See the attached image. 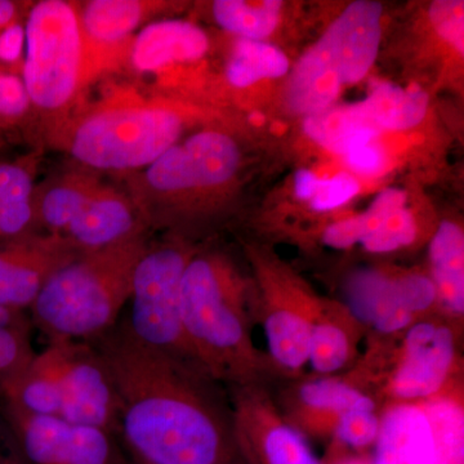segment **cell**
<instances>
[{
    "instance_id": "cell-1",
    "label": "cell",
    "mask_w": 464,
    "mask_h": 464,
    "mask_svg": "<svg viewBox=\"0 0 464 464\" xmlns=\"http://www.w3.org/2000/svg\"><path fill=\"white\" fill-rule=\"evenodd\" d=\"M92 343L114 377L119 432L139 464L239 459L230 408L206 372L146 346L125 320Z\"/></svg>"
},
{
    "instance_id": "cell-2",
    "label": "cell",
    "mask_w": 464,
    "mask_h": 464,
    "mask_svg": "<svg viewBox=\"0 0 464 464\" xmlns=\"http://www.w3.org/2000/svg\"><path fill=\"white\" fill-rule=\"evenodd\" d=\"M227 262L194 256L181 282L179 307L186 340L201 368L231 386L261 384L273 368L253 342L257 308Z\"/></svg>"
},
{
    "instance_id": "cell-3",
    "label": "cell",
    "mask_w": 464,
    "mask_h": 464,
    "mask_svg": "<svg viewBox=\"0 0 464 464\" xmlns=\"http://www.w3.org/2000/svg\"><path fill=\"white\" fill-rule=\"evenodd\" d=\"M149 248L146 234L81 253L58 268L33 306L34 328L54 342H93L118 324L132 293L134 271Z\"/></svg>"
},
{
    "instance_id": "cell-4",
    "label": "cell",
    "mask_w": 464,
    "mask_h": 464,
    "mask_svg": "<svg viewBox=\"0 0 464 464\" xmlns=\"http://www.w3.org/2000/svg\"><path fill=\"white\" fill-rule=\"evenodd\" d=\"M183 127L169 103L116 94L63 121L57 140L90 169L139 172L179 141Z\"/></svg>"
},
{
    "instance_id": "cell-5",
    "label": "cell",
    "mask_w": 464,
    "mask_h": 464,
    "mask_svg": "<svg viewBox=\"0 0 464 464\" xmlns=\"http://www.w3.org/2000/svg\"><path fill=\"white\" fill-rule=\"evenodd\" d=\"M25 36L23 82L32 106L51 116L66 114L99 65L82 29L79 5L36 3Z\"/></svg>"
},
{
    "instance_id": "cell-6",
    "label": "cell",
    "mask_w": 464,
    "mask_h": 464,
    "mask_svg": "<svg viewBox=\"0 0 464 464\" xmlns=\"http://www.w3.org/2000/svg\"><path fill=\"white\" fill-rule=\"evenodd\" d=\"M239 161V149L227 134L216 130L192 134L130 177L132 201L150 226L173 198L230 181Z\"/></svg>"
},
{
    "instance_id": "cell-7",
    "label": "cell",
    "mask_w": 464,
    "mask_h": 464,
    "mask_svg": "<svg viewBox=\"0 0 464 464\" xmlns=\"http://www.w3.org/2000/svg\"><path fill=\"white\" fill-rule=\"evenodd\" d=\"M192 257L181 244L149 246L134 271L125 324L146 346L204 371L186 340L179 307L183 273Z\"/></svg>"
},
{
    "instance_id": "cell-8",
    "label": "cell",
    "mask_w": 464,
    "mask_h": 464,
    "mask_svg": "<svg viewBox=\"0 0 464 464\" xmlns=\"http://www.w3.org/2000/svg\"><path fill=\"white\" fill-rule=\"evenodd\" d=\"M381 392L393 402H423L444 393L457 365L456 334L442 320L423 319L402 333Z\"/></svg>"
},
{
    "instance_id": "cell-9",
    "label": "cell",
    "mask_w": 464,
    "mask_h": 464,
    "mask_svg": "<svg viewBox=\"0 0 464 464\" xmlns=\"http://www.w3.org/2000/svg\"><path fill=\"white\" fill-rule=\"evenodd\" d=\"M230 389L232 433L244 464H324L262 384Z\"/></svg>"
},
{
    "instance_id": "cell-10",
    "label": "cell",
    "mask_w": 464,
    "mask_h": 464,
    "mask_svg": "<svg viewBox=\"0 0 464 464\" xmlns=\"http://www.w3.org/2000/svg\"><path fill=\"white\" fill-rule=\"evenodd\" d=\"M262 275L257 320L264 325L268 360L283 374L298 377L307 368L311 331L324 301L273 268Z\"/></svg>"
},
{
    "instance_id": "cell-11",
    "label": "cell",
    "mask_w": 464,
    "mask_h": 464,
    "mask_svg": "<svg viewBox=\"0 0 464 464\" xmlns=\"http://www.w3.org/2000/svg\"><path fill=\"white\" fill-rule=\"evenodd\" d=\"M12 433L27 464H119L112 433L97 427L39 417L5 405Z\"/></svg>"
},
{
    "instance_id": "cell-12",
    "label": "cell",
    "mask_w": 464,
    "mask_h": 464,
    "mask_svg": "<svg viewBox=\"0 0 464 464\" xmlns=\"http://www.w3.org/2000/svg\"><path fill=\"white\" fill-rule=\"evenodd\" d=\"M61 344V418L82 426L119 431V400L108 362L92 342H54Z\"/></svg>"
},
{
    "instance_id": "cell-13",
    "label": "cell",
    "mask_w": 464,
    "mask_h": 464,
    "mask_svg": "<svg viewBox=\"0 0 464 464\" xmlns=\"http://www.w3.org/2000/svg\"><path fill=\"white\" fill-rule=\"evenodd\" d=\"M79 255L65 237L50 232L0 241V304L30 310L52 275Z\"/></svg>"
},
{
    "instance_id": "cell-14",
    "label": "cell",
    "mask_w": 464,
    "mask_h": 464,
    "mask_svg": "<svg viewBox=\"0 0 464 464\" xmlns=\"http://www.w3.org/2000/svg\"><path fill=\"white\" fill-rule=\"evenodd\" d=\"M381 17L380 3H351L311 48L342 84L362 81L373 66L380 50Z\"/></svg>"
},
{
    "instance_id": "cell-15",
    "label": "cell",
    "mask_w": 464,
    "mask_h": 464,
    "mask_svg": "<svg viewBox=\"0 0 464 464\" xmlns=\"http://www.w3.org/2000/svg\"><path fill=\"white\" fill-rule=\"evenodd\" d=\"M288 420L304 438L332 440L338 422L348 411H377V401L353 380L331 375L304 381L286 399Z\"/></svg>"
},
{
    "instance_id": "cell-16",
    "label": "cell",
    "mask_w": 464,
    "mask_h": 464,
    "mask_svg": "<svg viewBox=\"0 0 464 464\" xmlns=\"http://www.w3.org/2000/svg\"><path fill=\"white\" fill-rule=\"evenodd\" d=\"M146 228L148 225L132 199L115 188L101 185L63 237L76 252L87 253L146 234Z\"/></svg>"
},
{
    "instance_id": "cell-17",
    "label": "cell",
    "mask_w": 464,
    "mask_h": 464,
    "mask_svg": "<svg viewBox=\"0 0 464 464\" xmlns=\"http://www.w3.org/2000/svg\"><path fill=\"white\" fill-rule=\"evenodd\" d=\"M372 464H441L422 402H393L381 415Z\"/></svg>"
},
{
    "instance_id": "cell-18",
    "label": "cell",
    "mask_w": 464,
    "mask_h": 464,
    "mask_svg": "<svg viewBox=\"0 0 464 464\" xmlns=\"http://www.w3.org/2000/svg\"><path fill=\"white\" fill-rule=\"evenodd\" d=\"M209 50L204 30L181 20L148 24L130 43L132 66L142 74H161L179 63H194Z\"/></svg>"
},
{
    "instance_id": "cell-19",
    "label": "cell",
    "mask_w": 464,
    "mask_h": 464,
    "mask_svg": "<svg viewBox=\"0 0 464 464\" xmlns=\"http://www.w3.org/2000/svg\"><path fill=\"white\" fill-rule=\"evenodd\" d=\"M346 306L366 331L384 337H395L417 323L396 290L395 279L383 271L360 270L346 285Z\"/></svg>"
},
{
    "instance_id": "cell-20",
    "label": "cell",
    "mask_w": 464,
    "mask_h": 464,
    "mask_svg": "<svg viewBox=\"0 0 464 464\" xmlns=\"http://www.w3.org/2000/svg\"><path fill=\"white\" fill-rule=\"evenodd\" d=\"M365 332L346 304L324 301L311 331L307 366L317 377L346 371L356 362L357 347Z\"/></svg>"
},
{
    "instance_id": "cell-21",
    "label": "cell",
    "mask_w": 464,
    "mask_h": 464,
    "mask_svg": "<svg viewBox=\"0 0 464 464\" xmlns=\"http://www.w3.org/2000/svg\"><path fill=\"white\" fill-rule=\"evenodd\" d=\"M161 7L146 0H91L79 5L82 29L97 63L103 50L127 41Z\"/></svg>"
},
{
    "instance_id": "cell-22",
    "label": "cell",
    "mask_w": 464,
    "mask_h": 464,
    "mask_svg": "<svg viewBox=\"0 0 464 464\" xmlns=\"http://www.w3.org/2000/svg\"><path fill=\"white\" fill-rule=\"evenodd\" d=\"M63 353L60 343H48L36 353L25 372L3 395L5 405L39 417H60L63 411L61 383Z\"/></svg>"
},
{
    "instance_id": "cell-23",
    "label": "cell",
    "mask_w": 464,
    "mask_h": 464,
    "mask_svg": "<svg viewBox=\"0 0 464 464\" xmlns=\"http://www.w3.org/2000/svg\"><path fill=\"white\" fill-rule=\"evenodd\" d=\"M430 259L439 307L448 319L459 323L464 315V234L459 226L449 221L439 226Z\"/></svg>"
},
{
    "instance_id": "cell-24",
    "label": "cell",
    "mask_w": 464,
    "mask_h": 464,
    "mask_svg": "<svg viewBox=\"0 0 464 464\" xmlns=\"http://www.w3.org/2000/svg\"><path fill=\"white\" fill-rule=\"evenodd\" d=\"M360 114L375 130H404L423 121L429 96L423 91L404 90L391 83H375L371 93L356 103Z\"/></svg>"
},
{
    "instance_id": "cell-25",
    "label": "cell",
    "mask_w": 464,
    "mask_h": 464,
    "mask_svg": "<svg viewBox=\"0 0 464 464\" xmlns=\"http://www.w3.org/2000/svg\"><path fill=\"white\" fill-rule=\"evenodd\" d=\"M100 186L99 179L91 173L65 174L34 199L36 222L50 234L63 237Z\"/></svg>"
},
{
    "instance_id": "cell-26",
    "label": "cell",
    "mask_w": 464,
    "mask_h": 464,
    "mask_svg": "<svg viewBox=\"0 0 464 464\" xmlns=\"http://www.w3.org/2000/svg\"><path fill=\"white\" fill-rule=\"evenodd\" d=\"M304 132L323 148L346 155L351 150L368 145L378 130L365 121L355 105L325 109L308 115Z\"/></svg>"
},
{
    "instance_id": "cell-27",
    "label": "cell",
    "mask_w": 464,
    "mask_h": 464,
    "mask_svg": "<svg viewBox=\"0 0 464 464\" xmlns=\"http://www.w3.org/2000/svg\"><path fill=\"white\" fill-rule=\"evenodd\" d=\"M342 85L340 78L310 50L293 72L286 102L295 112L313 115L334 102Z\"/></svg>"
},
{
    "instance_id": "cell-28",
    "label": "cell",
    "mask_w": 464,
    "mask_h": 464,
    "mask_svg": "<svg viewBox=\"0 0 464 464\" xmlns=\"http://www.w3.org/2000/svg\"><path fill=\"white\" fill-rule=\"evenodd\" d=\"M33 323L26 311L0 304V398L35 357Z\"/></svg>"
},
{
    "instance_id": "cell-29",
    "label": "cell",
    "mask_w": 464,
    "mask_h": 464,
    "mask_svg": "<svg viewBox=\"0 0 464 464\" xmlns=\"http://www.w3.org/2000/svg\"><path fill=\"white\" fill-rule=\"evenodd\" d=\"M289 70V60L274 45L240 39L235 45L226 78L235 88H246L261 79L280 78Z\"/></svg>"
},
{
    "instance_id": "cell-30",
    "label": "cell",
    "mask_w": 464,
    "mask_h": 464,
    "mask_svg": "<svg viewBox=\"0 0 464 464\" xmlns=\"http://www.w3.org/2000/svg\"><path fill=\"white\" fill-rule=\"evenodd\" d=\"M282 2H244L217 0L213 3V17L222 29L240 35L241 39L259 41L274 32L279 21Z\"/></svg>"
},
{
    "instance_id": "cell-31",
    "label": "cell",
    "mask_w": 464,
    "mask_h": 464,
    "mask_svg": "<svg viewBox=\"0 0 464 464\" xmlns=\"http://www.w3.org/2000/svg\"><path fill=\"white\" fill-rule=\"evenodd\" d=\"M406 195L398 188L382 191L362 215L335 222L325 228L323 243L333 249H348L360 243L396 210L405 207Z\"/></svg>"
},
{
    "instance_id": "cell-32",
    "label": "cell",
    "mask_w": 464,
    "mask_h": 464,
    "mask_svg": "<svg viewBox=\"0 0 464 464\" xmlns=\"http://www.w3.org/2000/svg\"><path fill=\"white\" fill-rule=\"evenodd\" d=\"M380 431L381 415L377 411L359 409L348 411L335 427L329 447L368 456V451L377 442Z\"/></svg>"
},
{
    "instance_id": "cell-33",
    "label": "cell",
    "mask_w": 464,
    "mask_h": 464,
    "mask_svg": "<svg viewBox=\"0 0 464 464\" xmlns=\"http://www.w3.org/2000/svg\"><path fill=\"white\" fill-rule=\"evenodd\" d=\"M418 228L413 215L401 208L360 241L371 253H391L413 244Z\"/></svg>"
},
{
    "instance_id": "cell-34",
    "label": "cell",
    "mask_w": 464,
    "mask_h": 464,
    "mask_svg": "<svg viewBox=\"0 0 464 464\" xmlns=\"http://www.w3.org/2000/svg\"><path fill=\"white\" fill-rule=\"evenodd\" d=\"M402 306L417 322L426 319L432 308L439 306L438 292L431 277L422 274H406L393 276Z\"/></svg>"
},
{
    "instance_id": "cell-35",
    "label": "cell",
    "mask_w": 464,
    "mask_h": 464,
    "mask_svg": "<svg viewBox=\"0 0 464 464\" xmlns=\"http://www.w3.org/2000/svg\"><path fill=\"white\" fill-rule=\"evenodd\" d=\"M34 198V168L32 164H0V209Z\"/></svg>"
},
{
    "instance_id": "cell-36",
    "label": "cell",
    "mask_w": 464,
    "mask_h": 464,
    "mask_svg": "<svg viewBox=\"0 0 464 464\" xmlns=\"http://www.w3.org/2000/svg\"><path fill=\"white\" fill-rule=\"evenodd\" d=\"M464 3L459 0H439L430 7V18L442 39L464 51Z\"/></svg>"
},
{
    "instance_id": "cell-37",
    "label": "cell",
    "mask_w": 464,
    "mask_h": 464,
    "mask_svg": "<svg viewBox=\"0 0 464 464\" xmlns=\"http://www.w3.org/2000/svg\"><path fill=\"white\" fill-rule=\"evenodd\" d=\"M359 183L348 173H340L326 181H320L313 206L317 212H328L346 204L359 192Z\"/></svg>"
},
{
    "instance_id": "cell-38",
    "label": "cell",
    "mask_w": 464,
    "mask_h": 464,
    "mask_svg": "<svg viewBox=\"0 0 464 464\" xmlns=\"http://www.w3.org/2000/svg\"><path fill=\"white\" fill-rule=\"evenodd\" d=\"M32 106L23 79L0 74V118H21Z\"/></svg>"
},
{
    "instance_id": "cell-39",
    "label": "cell",
    "mask_w": 464,
    "mask_h": 464,
    "mask_svg": "<svg viewBox=\"0 0 464 464\" xmlns=\"http://www.w3.org/2000/svg\"><path fill=\"white\" fill-rule=\"evenodd\" d=\"M344 157H346L348 167L362 174L378 173L384 164V157L381 150L372 143L351 150Z\"/></svg>"
},
{
    "instance_id": "cell-40",
    "label": "cell",
    "mask_w": 464,
    "mask_h": 464,
    "mask_svg": "<svg viewBox=\"0 0 464 464\" xmlns=\"http://www.w3.org/2000/svg\"><path fill=\"white\" fill-rule=\"evenodd\" d=\"M25 26L18 23L12 24L0 32V60L14 63L23 54L25 48Z\"/></svg>"
},
{
    "instance_id": "cell-41",
    "label": "cell",
    "mask_w": 464,
    "mask_h": 464,
    "mask_svg": "<svg viewBox=\"0 0 464 464\" xmlns=\"http://www.w3.org/2000/svg\"><path fill=\"white\" fill-rule=\"evenodd\" d=\"M319 185V179L310 170L302 169L295 174V191L299 199H313Z\"/></svg>"
},
{
    "instance_id": "cell-42",
    "label": "cell",
    "mask_w": 464,
    "mask_h": 464,
    "mask_svg": "<svg viewBox=\"0 0 464 464\" xmlns=\"http://www.w3.org/2000/svg\"><path fill=\"white\" fill-rule=\"evenodd\" d=\"M324 464H372L371 456L350 453L341 449L329 447L328 453L323 459Z\"/></svg>"
},
{
    "instance_id": "cell-43",
    "label": "cell",
    "mask_w": 464,
    "mask_h": 464,
    "mask_svg": "<svg viewBox=\"0 0 464 464\" xmlns=\"http://www.w3.org/2000/svg\"><path fill=\"white\" fill-rule=\"evenodd\" d=\"M18 14L17 5L9 0H0V32L16 23Z\"/></svg>"
},
{
    "instance_id": "cell-44",
    "label": "cell",
    "mask_w": 464,
    "mask_h": 464,
    "mask_svg": "<svg viewBox=\"0 0 464 464\" xmlns=\"http://www.w3.org/2000/svg\"><path fill=\"white\" fill-rule=\"evenodd\" d=\"M0 464H27L21 454L14 449L0 444Z\"/></svg>"
},
{
    "instance_id": "cell-45",
    "label": "cell",
    "mask_w": 464,
    "mask_h": 464,
    "mask_svg": "<svg viewBox=\"0 0 464 464\" xmlns=\"http://www.w3.org/2000/svg\"><path fill=\"white\" fill-rule=\"evenodd\" d=\"M0 148H2V139H0Z\"/></svg>"
},
{
    "instance_id": "cell-46",
    "label": "cell",
    "mask_w": 464,
    "mask_h": 464,
    "mask_svg": "<svg viewBox=\"0 0 464 464\" xmlns=\"http://www.w3.org/2000/svg\"><path fill=\"white\" fill-rule=\"evenodd\" d=\"M227 464H237V462H234V463H227Z\"/></svg>"
}]
</instances>
